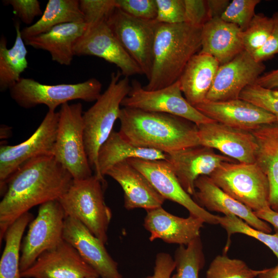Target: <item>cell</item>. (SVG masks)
I'll return each mask as SVG.
<instances>
[{"instance_id": "obj_1", "label": "cell", "mask_w": 278, "mask_h": 278, "mask_svg": "<svg viewBox=\"0 0 278 278\" xmlns=\"http://www.w3.org/2000/svg\"><path fill=\"white\" fill-rule=\"evenodd\" d=\"M74 181L53 155L31 159L8 179L0 202V242L9 227L33 207L58 200Z\"/></svg>"}, {"instance_id": "obj_2", "label": "cell", "mask_w": 278, "mask_h": 278, "mask_svg": "<svg viewBox=\"0 0 278 278\" xmlns=\"http://www.w3.org/2000/svg\"><path fill=\"white\" fill-rule=\"evenodd\" d=\"M119 133L132 145L169 153L200 145L197 125L172 114L121 108Z\"/></svg>"}, {"instance_id": "obj_3", "label": "cell", "mask_w": 278, "mask_h": 278, "mask_svg": "<svg viewBox=\"0 0 278 278\" xmlns=\"http://www.w3.org/2000/svg\"><path fill=\"white\" fill-rule=\"evenodd\" d=\"M201 31L202 27L185 22L157 23L151 72L143 88L153 91L178 81L189 60L200 50Z\"/></svg>"}, {"instance_id": "obj_4", "label": "cell", "mask_w": 278, "mask_h": 278, "mask_svg": "<svg viewBox=\"0 0 278 278\" xmlns=\"http://www.w3.org/2000/svg\"><path fill=\"white\" fill-rule=\"evenodd\" d=\"M121 75L120 71L113 72L107 89L83 113L85 149L90 165L95 173L98 171L99 150L113 131L121 102L131 90L129 77L120 78Z\"/></svg>"}, {"instance_id": "obj_5", "label": "cell", "mask_w": 278, "mask_h": 278, "mask_svg": "<svg viewBox=\"0 0 278 278\" xmlns=\"http://www.w3.org/2000/svg\"><path fill=\"white\" fill-rule=\"evenodd\" d=\"M106 181L95 175L82 180H74L58 200L66 217L75 218L106 244L112 218L111 209L104 199Z\"/></svg>"}, {"instance_id": "obj_6", "label": "cell", "mask_w": 278, "mask_h": 278, "mask_svg": "<svg viewBox=\"0 0 278 278\" xmlns=\"http://www.w3.org/2000/svg\"><path fill=\"white\" fill-rule=\"evenodd\" d=\"M226 194L253 212L271 208L269 183L256 163H223L210 176Z\"/></svg>"}, {"instance_id": "obj_7", "label": "cell", "mask_w": 278, "mask_h": 278, "mask_svg": "<svg viewBox=\"0 0 278 278\" xmlns=\"http://www.w3.org/2000/svg\"><path fill=\"white\" fill-rule=\"evenodd\" d=\"M53 156L72 176L74 180L92 175L83 138L82 105L66 103L60 107Z\"/></svg>"}, {"instance_id": "obj_8", "label": "cell", "mask_w": 278, "mask_h": 278, "mask_svg": "<svg viewBox=\"0 0 278 278\" xmlns=\"http://www.w3.org/2000/svg\"><path fill=\"white\" fill-rule=\"evenodd\" d=\"M102 84L96 78L74 84H45L31 79L21 78L9 90L11 98L21 107L30 109L43 105L48 111L69 101H96L101 94Z\"/></svg>"}, {"instance_id": "obj_9", "label": "cell", "mask_w": 278, "mask_h": 278, "mask_svg": "<svg viewBox=\"0 0 278 278\" xmlns=\"http://www.w3.org/2000/svg\"><path fill=\"white\" fill-rule=\"evenodd\" d=\"M65 214L58 200L39 206L36 218L30 222L21 247V272L27 269L44 252L63 239Z\"/></svg>"}, {"instance_id": "obj_10", "label": "cell", "mask_w": 278, "mask_h": 278, "mask_svg": "<svg viewBox=\"0 0 278 278\" xmlns=\"http://www.w3.org/2000/svg\"><path fill=\"white\" fill-rule=\"evenodd\" d=\"M59 113L48 111L40 125L27 140L16 145L0 147V187L2 195L6 182L24 163L40 156L53 155L56 141Z\"/></svg>"}, {"instance_id": "obj_11", "label": "cell", "mask_w": 278, "mask_h": 278, "mask_svg": "<svg viewBox=\"0 0 278 278\" xmlns=\"http://www.w3.org/2000/svg\"><path fill=\"white\" fill-rule=\"evenodd\" d=\"M131 90L121 102L124 108L146 111L165 113L177 116L196 125L215 121L200 112L183 96L179 81L158 90H145L137 80H134Z\"/></svg>"}, {"instance_id": "obj_12", "label": "cell", "mask_w": 278, "mask_h": 278, "mask_svg": "<svg viewBox=\"0 0 278 278\" xmlns=\"http://www.w3.org/2000/svg\"><path fill=\"white\" fill-rule=\"evenodd\" d=\"M125 49L148 80L152 66L157 22L133 17L116 8L107 21Z\"/></svg>"}, {"instance_id": "obj_13", "label": "cell", "mask_w": 278, "mask_h": 278, "mask_svg": "<svg viewBox=\"0 0 278 278\" xmlns=\"http://www.w3.org/2000/svg\"><path fill=\"white\" fill-rule=\"evenodd\" d=\"M127 161L141 172L165 199L184 207L189 214L204 223L218 224V215L211 214L194 200L180 184L171 165L166 160H147L132 158Z\"/></svg>"}, {"instance_id": "obj_14", "label": "cell", "mask_w": 278, "mask_h": 278, "mask_svg": "<svg viewBox=\"0 0 278 278\" xmlns=\"http://www.w3.org/2000/svg\"><path fill=\"white\" fill-rule=\"evenodd\" d=\"M75 56H95L115 64L124 77L143 74L114 34L107 21L86 27L74 47Z\"/></svg>"}, {"instance_id": "obj_15", "label": "cell", "mask_w": 278, "mask_h": 278, "mask_svg": "<svg viewBox=\"0 0 278 278\" xmlns=\"http://www.w3.org/2000/svg\"><path fill=\"white\" fill-rule=\"evenodd\" d=\"M266 66L243 50L230 61L219 66L206 101H222L239 98L242 90L255 83Z\"/></svg>"}, {"instance_id": "obj_16", "label": "cell", "mask_w": 278, "mask_h": 278, "mask_svg": "<svg viewBox=\"0 0 278 278\" xmlns=\"http://www.w3.org/2000/svg\"><path fill=\"white\" fill-rule=\"evenodd\" d=\"M21 275L22 278L99 277L76 249L64 240L42 253Z\"/></svg>"}, {"instance_id": "obj_17", "label": "cell", "mask_w": 278, "mask_h": 278, "mask_svg": "<svg viewBox=\"0 0 278 278\" xmlns=\"http://www.w3.org/2000/svg\"><path fill=\"white\" fill-rule=\"evenodd\" d=\"M200 145L220 151L239 163H255L256 139L251 131L216 121L197 125Z\"/></svg>"}, {"instance_id": "obj_18", "label": "cell", "mask_w": 278, "mask_h": 278, "mask_svg": "<svg viewBox=\"0 0 278 278\" xmlns=\"http://www.w3.org/2000/svg\"><path fill=\"white\" fill-rule=\"evenodd\" d=\"M166 154V160L180 184L192 196L195 194V182L198 177L210 176L224 162H234L231 158L216 153L213 149L200 145Z\"/></svg>"}, {"instance_id": "obj_19", "label": "cell", "mask_w": 278, "mask_h": 278, "mask_svg": "<svg viewBox=\"0 0 278 278\" xmlns=\"http://www.w3.org/2000/svg\"><path fill=\"white\" fill-rule=\"evenodd\" d=\"M63 239L72 245L101 278H123L105 244L78 220L66 217Z\"/></svg>"}, {"instance_id": "obj_20", "label": "cell", "mask_w": 278, "mask_h": 278, "mask_svg": "<svg viewBox=\"0 0 278 278\" xmlns=\"http://www.w3.org/2000/svg\"><path fill=\"white\" fill-rule=\"evenodd\" d=\"M195 107L216 122L248 131L278 120L269 112L240 98L222 101H205Z\"/></svg>"}, {"instance_id": "obj_21", "label": "cell", "mask_w": 278, "mask_h": 278, "mask_svg": "<svg viewBox=\"0 0 278 278\" xmlns=\"http://www.w3.org/2000/svg\"><path fill=\"white\" fill-rule=\"evenodd\" d=\"M144 225L151 241L160 239L169 244L187 246L200 237L204 221L189 214L187 218L175 216L162 206L146 211Z\"/></svg>"}, {"instance_id": "obj_22", "label": "cell", "mask_w": 278, "mask_h": 278, "mask_svg": "<svg viewBox=\"0 0 278 278\" xmlns=\"http://www.w3.org/2000/svg\"><path fill=\"white\" fill-rule=\"evenodd\" d=\"M106 175L111 177L121 187L124 193V206L128 210L155 208L162 206L165 200L149 180L127 160L113 166Z\"/></svg>"}, {"instance_id": "obj_23", "label": "cell", "mask_w": 278, "mask_h": 278, "mask_svg": "<svg viewBox=\"0 0 278 278\" xmlns=\"http://www.w3.org/2000/svg\"><path fill=\"white\" fill-rule=\"evenodd\" d=\"M195 199L199 205L205 207L207 211L222 213L224 215H234L255 229L268 233L272 232L267 222L259 219L251 209L226 194L209 176L203 175L198 177L195 182Z\"/></svg>"}, {"instance_id": "obj_24", "label": "cell", "mask_w": 278, "mask_h": 278, "mask_svg": "<svg viewBox=\"0 0 278 278\" xmlns=\"http://www.w3.org/2000/svg\"><path fill=\"white\" fill-rule=\"evenodd\" d=\"M236 25L213 18L202 27L201 45L198 53L213 57L220 65L234 59L244 50Z\"/></svg>"}, {"instance_id": "obj_25", "label": "cell", "mask_w": 278, "mask_h": 278, "mask_svg": "<svg viewBox=\"0 0 278 278\" xmlns=\"http://www.w3.org/2000/svg\"><path fill=\"white\" fill-rule=\"evenodd\" d=\"M84 22L55 26L48 31L24 40L26 45L48 51L51 60L60 65H70L75 56V44L84 33Z\"/></svg>"}, {"instance_id": "obj_26", "label": "cell", "mask_w": 278, "mask_h": 278, "mask_svg": "<svg viewBox=\"0 0 278 278\" xmlns=\"http://www.w3.org/2000/svg\"><path fill=\"white\" fill-rule=\"evenodd\" d=\"M220 64L213 57L198 53L186 65L178 81L185 98L193 106L206 100Z\"/></svg>"}, {"instance_id": "obj_27", "label": "cell", "mask_w": 278, "mask_h": 278, "mask_svg": "<svg viewBox=\"0 0 278 278\" xmlns=\"http://www.w3.org/2000/svg\"><path fill=\"white\" fill-rule=\"evenodd\" d=\"M257 144L255 163L269 183V204L278 213V120L251 131Z\"/></svg>"}, {"instance_id": "obj_28", "label": "cell", "mask_w": 278, "mask_h": 278, "mask_svg": "<svg viewBox=\"0 0 278 278\" xmlns=\"http://www.w3.org/2000/svg\"><path fill=\"white\" fill-rule=\"evenodd\" d=\"M166 160L167 154L158 150L135 146L125 139L119 132L113 131L100 147L98 154V171L95 175L105 181L104 176L113 166L128 159Z\"/></svg>"}, {"instance_id": "obj_29", "label": "cell", "mask_w": 278, "mask_h": 278, "mask_svg": "<svg viewBox=\"0 0 278 278\" xmlns=\"http://www.w3.org/2000/svg\"><path fill=\"white\" fill-rule=\"evenodd\" d=\"M78 0H49L41 18L21 30L23 40L48 31L59 25L83 22Z\"/></svg>"}, {"instance_id": "obj_30", "label": "cell", "mask_w": 278, "mask_h": 278, "mask_svg": "<svg viewBox=\"0 0 278 278\" xmlns=\"http://www.w3.org/2000/svg\"><path fill=\"white\" fill-rule=\"evenodd\" d=\"M16 37L12 47L7 48V40H0V90H9L21 79V74L28 67L27 50L21 35L20 24H15Z\"/></svg>"}, {"instance_id": "obj_31", "label": "cell", "mask_w": 278, "mask_h": 278, "mask_svg": "<svg viewBox=\"0 0 278 278\" xmlns=\"http://www.w3.org/2000/svg\"><path fill=\"white\" fill-rule=\"evenodd\" d=\"M33 219L29 212L15 220L7 230L5 247L0 260V278H22L20 260L23 235Z\"/></svg>"}, {"instance_id": "obj_32", "label": "cell", "mask_w": 278, "mask_h": 278, "mask_svg": "<svg viewBox=\"0 0 278 278\" xmlns=\"http://www.w3.org/2000/svg\"><path fill=\"white\" fill-rule=\"evenodd\" d=\"M173 259L176 272L171 278H199V272L205 262L200 236L186 247L180 245L175 251Z\"/></svg>"}, {"instance_id": "obj_33", "label": "cell", "mask_w": 278, "mask_h": 278, "mask_svg": "<svg viewBox=\"0 0 278 278\" xmlns=\"http://www.w3.org/2000/svg\"><path fill=\"white\" fill-rule=\"evenodd\" d=\"M218 224L227 232L228 238L223 253H227L230 245V237L232 234L241 233L252 237L267 246L278 259V230L273 234L255 229L240 218L234 215L219 216Z\"/></svg>"}, {"instance_id": "obj_34", "label": "cell", "mask_w": 278, "mask_h": 278, "mask_svg": "<svg viewBox=\"0 0 278 278\" xmlns=\"http://www.w3.org/2000/svg\"><path fill=\"white\" fill-rule=\"evenodd\" d=\"M264 269H252L243 260L231 258L226 253L216 256L211 263L206 278H254Z\"/></svg>"}, {"instance_id": "obj_35", "label": "cell", "mask_w": 278, "mask_h": 278, "mask_svg": "<svg viewBox=\"0 0 278 278\" xmlns=\"http://www.w3.org/2000/svg\"><path fill=\"white\" fill-rule=\"evenodd\" d=\"M273 26L272 17L255 14L248 27L239 34L244 50L252 55L260 49L269 37Z\"/></svg>"}, {"instance_id": "obj_36", "label": "cell", "mask_w": 278, "mask_h": 278, "mask_svg": "<svg viewBox=\"0 0 278 278\" xmlns=\"http://www.w3.org/2000/svg\"><path fill=\"white\" fill-rule=\"evenodd\" d=\"M239 98L260 107L278 119V90L269 89L254 84L246 87Z\"/></svg>"}, {"instance_id": "obj_37", "label": "cell", "mask_w": 278, "mask_h": 278, "mask_svg": "<svg viewBox=\"0 0 278 278\" xmlns=\"http://www.w3.org/2000/svg\"><path fill=\"white\" fill-rule=\"evenodd\" d=\"M260 2V0H233L220 18L237 25L243 31L255 14V7Z\"/></svg>"}, {"instance_id": "obj_38", "label": "cell", "mask_w": 278, "mask_h": 278, "mask_svg": "<svg viewBox=\"0 0 278 278\" xmlns=\"http://www.w3.org/2000/svg\"><path fill=\"white\" fill-rule=\"evenodd\" d=\"M79 2L86 27L107 21L116 8L115 0H80Z\"/></svg>"}, {"instance_id": "obj_39", "label": "cell", "mask_w": 278, "mask_h": 278, "mask_svg": "<svg viewBox=\"0 0 278 278\" xmlns=\"http://www.w3.org/2000/svg\"><path fill=\"white\" fill-rule=\"evenodd\" d=\"M116 7L137 19L153 21L157 14L155 0H115Z\"/></svg>"}, {"instance_id": "obj_40", "label": "cell", "mask_w": 278, "mask_h": 278, "mask_svg": "<svg viewBox=\"0 0 278 278\" xmlns=\"http://www.w3.org/2000/svg\"><path fill=\"white\" fill-rule=\"evenodd\" d=\"M159 23L175 24L185 22L184 0H155Z\"/></svg>"}, {"instance_id": "obj_41", "label": "cell", "mask_w": 278, "mask_h": 278, "mask_svg": "<svg viewBox=\"0 0 278 278\" xmlns=\"http://www.w3.org/2000/svg\"><path fill=\"white\" fill-rule=\"evenodd\" d=\"M3 2L10 5L14 13L27 25L32 24L36 17L43 14L40 3L37 0H5Z\"/></svg>"}, {"instance_id": "obj_42", "label": "cell", "mask_w": 278, "mask_h": 278, "mask_svg": "<svg viewBox=\"0 0 278 278\" xmlns=\"http://www.w3.org/2000/svg\"><path fill=\"white\" fill-rule=\"evenodd\" d=\"M184 3L185 23L202 27L211 19L207 0H184Z\"/></svg>"}, {"instance_id": "obj_43", "label": "cell", "mask_w": 278, "mask_h": 278, "mask_svg": "<svg viewBox=\"0 0 278 278\" xmlns=\"http://www.w3.org/2000/svg\"><path fill=\"white\" fill-rule=\"evenodd\" d=\"M272 18L273 26L271 33L264 45L252 55L257 62H263L278 54V11Z\"/></svg>"}, {"instance_id": "obj_44", "label": "cell", "mask_w": 278, "mask_h": 278, "mask_svg": "<svg viewBox=\"0 0 278 278\" xmlns=\"http://www.w3.org/2000/svg\"><path fill=\"white\" fill-rule=\"evenodd\" d=\"M175 268V262L171 256L161 252L156 255L153 274L143 278H171Z\"/></svg>"}, {"instance_id": "obj_45", "label": "cell", "mask_w": 278, "mask_h": 278, "mask_svg": "<svg viewBox=\"0 0 278 278\" xmlns=\"http://www.w3.org/2000/svg\"><path fill=\"white\" fill-rule=\"evenodd\" d=\"M255 84L269 89L278 90V68L262 75Z\"/></svg>"}, {"instance_id": "obj_46", "label": "cell", "mask_w": 278, "mask_h": 278, "mask_svg": "<svg viewBox=\"0 0 278 278\" xmlns=\"http://www.w3.org/2000/svg\"><path fill=\"white\" fill-rule=\"evenodd\" d=\"M230 3L229 0H207L211 19L220 18Z\"/></svg>"}, {"instance_id": "obj_47", "label": "cell", "mask_w": 278, "mask_h": 278, "mask_svg": "<svg viewBox=\"0 0 278 278\" xmlns=\"http://www.w3.org/2000/svg\"><path fill=\"white\" fill-rule=\"evenodd\" d=\"M254 213L259 219L270 223L275 229L278 230V213L271 208L254 212Z\"/></svg>"}, {"instance_id": "obj_48", "label": "cell", "mask_w": 278, "mask_h": 278, "mask_svg": "<svg viewBox=\"0 0 278 278\" xmlns=\"http://www.w3.org/2000/svg\"><path fill=\"white\" fill-rule=\"evenodd\" d=\"M258 278H278V264L274 267L265 269Z\"/></svg>"}, {"instance_id": "obj_49", "label": "cell", "mask_w": 278, "mask_h": 278, "mask_svg": "<svg viewBox=\"0 0 278 278\" xmlns=\"http://www.w3.org/2000/svg\"><path fill=\"white\" fill-rule=\"evenodd\" d=\"M11 128L6 125H2L1 127V138H7L10 136Z\"/></svg>"}, {"instance_id": "obj_50", "label": "cell", "mask_w": 278, "mask_h": 278, "mask_svg": "<svg viewBox=\"0 0 278 278\" xmlns=\"http://www.w3.org/2000/svg\"><path fill=\"white\" fill-rule=\"evenodd\" d=\"M88 278H99V277H88Z\"/></svg>"}]
</instances>
